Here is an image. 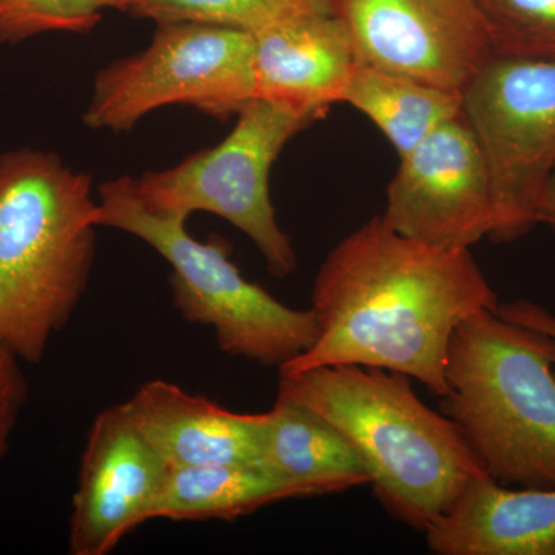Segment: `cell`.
<instances>
[{
	"mask_svg": "<svg viewBox=\"0 0 555 555\" xmlns=\"http://www.w3.org/2000/svg\"><path fill=\"white\" fill-rule=\"evenodd\" d=\"M107 10L126 11L124 0H0V43H17L43 33L86 35Z\"/></svg>",
	"mask_w": 555,
	"mask_h": 555,
	"instance_id": "20",
	"label": "cell"
},
{
	"mask_svg": "<svg viewBox=\"0 0 555 555\" xmlns=\"http://www.w3.org/2000/svg\"><path fill=\"white\" fill-rule=\"evenodd\" d=\"M278 393L338 427L363 459L379 505L416 531L443 516L474 478L488 476L460 427L426 406L406 375L315 367L280 375Z\"/></svg>",
	"mask_w": 555,
	"mask_h": 555,
	"instance_id": "2",
	"label": "cell"
},
{
	"mask_svg": "<svg viewBox=\"0 0 555 555\" xmlns=\"http://www.w3.org/2000/svg\"><path fill=\"white\" fill-rule=\"evenodd\" d=\"M495 312L500 317L505 318V320L511 321V323L534 328V331L546 335L550 338L551 345H553L555 372V313L550 312L543 306L537 305V302L528 301V299L499 302Z\"/></svg>",
	"mask_w": 555,
	"mask_h": 555,
	"instance_id": "22",
	"label": "cell"
},
{
	"mask_svg": "<svg viewBox=\"0 0 555 555\" xmlns=\"http://www.w3.org/2000/svg\"><path fill=\"white\" fill-rule=\"evenodd\" d=\"M425 534L438 555H555V489L474 478Z\"/></svg>",
	"mask_w": 555,
	"mask_h": 555,
	"instance_id": "14",
	"label": "cell"
},
{
	"mask_svg": "<svg viewBox=\"0 0 555 555\" xmlns=\"http://www.w3.org/2000/svg\"><path fill=\"white\" fill-rule=\"evenodd\" d=\"M400 160L382 215L390 229L440 248H470L489 236L491 178L463 112Z\"/></svg>",
	"mask_w": 555,
	"mask_h": 555,
	"instance_id": "10",
	"label": "cell"
},
{
	"mask_svg": "<svg viewBox=\"0 0 555 555\" xmlns=\"http://www.w3.org/2000/svg\"><path fill=\"white\" fill-rule=\"evenodd\" d=\"M251 35L257 98L315 119L341 102L357 60L349 28L334 3L294 14Z\"/></svg>",
	"mask_w": 555,
	"mask_h": 555,
	"instance_id": "12",
	"label": "cell"
},
{
	"mask_svg": "<svg viewBox=\"0 0 555 555\" xmlns=\"http://www.w3.org/2000/svg\"><path fill=\"white\" fill-rule=\"evenodd\" d=\"M255 98L250 31L206 24L158 25L147 49L98 73L83 124L94 130L127 131L149 113L177 104L228 119Z\"/></svg>",
	"mask_w": 555,
	"mask_h": 555,
	"instance_id": "7",
	"label": "cell"
},
{
	"mask_svg": "<svg viewBox=\"0 0 555 555\" xmlns=\"http://www.w3.org/2000/svg\"><path fill=\"white\" fill-rule=\"evenodd\" d=\"M356 60L462 94L494 56L477 0H334Z\"/></svg>",
	"mask_w": 555,
	"mask_h": 555,
	"instance_id": "9",
	"label": "cell"
},
{
	"mask_svg": "<svg viewBox=\"0 0 555 555\" xmlns=\"http://www.w3.org/2000/svg\"><path fill=\"white\" fill-rule=\"evenodd\" d=\"M292 499H302L301 492L259 465L170 467L152 520H233Z\"/></svg>",
	"mask_w": 555,
	"mask_h": 555,
	"instance_id": "16",
	"label": "cell"
},
{
	"mask_svg": "<svg viewBox=\"0 0 555 555\" xmlns=\"http://www.w3.org/2000/svg\"><path fill=\"white\" fill-rule=\"evenodd\" d=\"M169 469L139 433L127 401L94 416L73 495L69 554H109L124 537L152 520Z\"/></svg>",
	"mask_w": 555,
	"mask_h": 555,
	"instance_id": "11",
	"label": "cell"
},
{
	"mask_svg": "<svg viewBox=\"0 0 555 555\" xmlns=\"http://www.w3.org/2000/svg\"><path fill=\"white\" fill-rule=\"evenodd\" d=\"M539 224H546L555 232V167L547 178L542 196H540L539 211H537Z\"/></svg>",
	"mask_w": 555,
	"mask_h": 555,
	"instance_id": "23",
	"label": "cell"
},
{
	"mask_svg": "<svg viewBox=\"0 0 555 555\" xmlns=\"http://www.w3.org/2000/svg\"><path fill=\"white\" fill-rule=\"evenodd\" d=\"M259 466L308 496L371 485L363 459L323 415L280 396L264 412Z\"/></svg>",
	"mask_w": 555,
	"mask_h": 555,
	"instance_id": "15",
	"label": "cell"
},
{
	"mask_svg": "<svg viewBox=\"0 0 555 555\" xmlns=\"http://www.w3.org/2000/svg\"><path fill=\"white\" fill-rule=\"evenodd\" d=\"M134 425L170 467L259 465L262 414H238L152 379L127 400Z\"/></svg>",
	"mask_w": 555,
	"mask_h": 555,
	"instance_id": "13",
	"label": "cell"
},
{
	"mask_svg": "<svg viewBox=\"0 0 555 555\" xmlns=\"http://www.w3.org/2000/svg\"><path fill=\"white\" fill-rule=\"evenodd\" d=\"M496 56L555 60V0H477Z\"/></svg>",
	"mask_w": 555,
	"mask_h": 555,
	"instance_id": "19",
	"label": "cell"
},
{
	"mask_svg": "<svg viewBox=\"0 0 555 555\" xmlns=\"http://www.w3.org/2000/svg\"><path fill=\"white\" fill-rule=\"evenodd\" d=\"M91 178L56 153L0 156V346L39 364L89 286L96 255Z\"/></svg>",
	"mask_w": 555,
	"mask_h": 555,
	"instance_id": "3",
	"label": "cell"
},
{
	"mask_svg": "<svg viewBox=\"0 0 555 555\" xmlns=\"http://www.w3.org/2000/svg\"><path fill=\"white\" fill-rule=\"evenodd\" d=\"M491 178L488 238L513 243L539 224L555 167V60L492 56L462 93Z\"/></svg>",
	"mask_w": 555,
	"mask_h": 555,
	"instance_id": "8",
	"label": "cell"
},
{
	"mask_svg": "<svg viewBox=\"0 0 555 555\" xmlns=\"http://www.w3.org/2000/svg\"><path fill=\"white\" fill-rule=\"evenodd\" d=\"M185 222L145 210L130 177L101 185L100 228L130 233L169 262L175 309L189 323L214 328L221 352L278 371L308 352L320 337L312 309L288 308L250 283L230 259L224 240H195Z\"/></svg>",
	"mask_w": 555,
	"mask_h": 555,
	"instance_id": "5",
	"label": "cell"
},
{
	"mask_svg": "<svg viewBox=\"0 0 555 555\" xmlns=\"http://www.w3.org/2000/svg\"><path fill=\"white\" fill-rule=\"evenodd\" d=\"M28 392L30 387L21 358L9 347L0 346V463L9 452L17 420L27 404Z\"/></svg>",
	"mask_w": 555,
	"mask_h": 555,
	"instance_id": "21",
	"label": "cell"
},
{
	"mask_svg": "<svg viewBox=\"0 0 555 555\" xmlns=\"http://www.w3.org/2000/svg\"><path fill=\"white\" fill-rule=\"evenodd\" d=\"M341 102L366 115L400 158L462 113V94L360 62L347 78Z\"/></svg>",
	"mask_w": 555,
	"mask_h": 555,
	"instance_id": "17",
	"label": "cell"
},
{
	"mask_svg": "<svg viewBox=\"0 0 555 555\" xmlns=\"http://www.w3.org/2000/svg\"><path fill=\"white\" fill-rule=\"evenodd\" d=\"M131 16L156 25L206 24L257 33L302 11L334 0H124Z\"/></svg>",
	"mask_w": 555,
	"mask_h": 555,
	"instance_id": "18",
	"label": "cell"
},
{
	"mask_svg": "<svg viewBox=\"0 0 555 555\" xmlns=\"http://www.w3.org/2000/svg\"><path fill=\"white\" fill-rule=\"evenodd\" d=\"M441 397L496 483L555 489L553 345L495 310L466 318L452 335Z\"/></svg>",
	"mask_w": 555,
	"mask_h": 555,
	"instance_id": "4",
	"label": "cell"
},
{
	"mask_svg": "<svg viewBox=\"0 0 555 555\" xmlns=\"http://www.w3.org/2000/svg\"><path fill=\"white\" fill-rule=\"evenodd\" d=\"M496 306L470 248L427 246L375 217L324 259L310 308L320 337L280 375L357 364L406 375L441 398L455 328Z\"/></svg>",
	"mask_w": 555,
	"mask_h": 555,
	"instance_id": "1",
	"label": "cell"
},
{
	"mask_svg": "<svg viewBox=\"0 0 555 555\" xmlns=\"http://www.w3.org/2000/svg\"><path fill=\"white\" fill-rule=\"evenodd\" d=\"M238 122L215 147L189 156L167 170L130 177L142 207L158 217L188 221L196 211L225 219L247 236L275 278L292 275L298 259L276 221L270 198V170L288 141L313 116L255 98Z\"/></svg>",
	"mask_w": 555,
	"mask_h": 555,
	"instance_id": "6",
	"label": "cell"
}]
</instances>
